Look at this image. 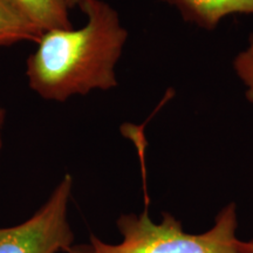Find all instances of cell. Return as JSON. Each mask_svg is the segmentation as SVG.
<instances>
[{
	"mask_svg": "<svg viewBox=\"0 0 253 253\" xmlns=\"http://www.w3.org/2000/svg\"><path fill=\"white\" fill-rule=\"evenodd\" d=\"M79 7L87 24L80 30L43 32L27 60L28 84L45 100L63 102L118 84L115 67L128 32L118 12L102 0H84Z\"/></svg>",
	"mask_w": 253,
	"mask_h": 253,
	"instance_id": "cell-1",
	"label": "cell"
},
{
	"mask_svg": "<svg viewBox=\"0 0 253 253\" xmlns=\"http://www.w3.org/2000/svg\"><path fill=\"white\" fill-rule=\"evenodd\" d=\"M119 244H108L90 236V253H242L243 242L237 237V208L231 203L218 212L211 229L188 233L172 214L164 213L156 223L148 211L120 216Z\"/></svg>",
	"mask_w": 253,
	"mask_h": 253,
	"instance_id": "cell-2",
	"label": "cell"
},
{
	"mask_svg": "<svg viewBox=\"0 0 253 253\" xmlns=\"http://www.w3.org/2000/svg\"><path fill=\"white\" fill-rule=\"evenodd\" d=\"M73 177L67 173L45 204L27 220L0 227V253H59L74 245L68 220Z\"/></svg>",
	"mask_w": 253,
	"mask_h": 253,
	"instance_id": "cell-3",
	"label": "cell"
},
{
	"mask_svg": "<svg viewBox=\"0 0 253 253\" xmlns=\"http://www.w3.org/2000/svg\"><path fill=\"white\" fill-rule=\"evenodd\" d=\"M181 12L185 20L198 26L214 28L227 15L253 14V0H164Z\"/></svg>",
	"mask_w": 253,
	"mask_h": 253,
	"instance_id": "cell-4",
	"label": "cell"
},
{
	"mask_svg": "<svg viewBox=\"0 0 253 253\" xmlns=\"http://www.w3.org/2000/svg\"><path fill=\"white\" fill-rule=\"evenodd\" d=\"M15 13L41 33L52 30H71L69 7L65 0H2Z\"/></svg>",
	"mask_w": 253,
	"mask_h": 253,
	"instance_id": "cell-5",
	"label": "cell"
},
{
	"mask_svg": "<svg viewBox=\"0 0 253 253\" xmlns=\"http://www.w3.org/2000/svg\"><path fill=\"white\" fill-rule=\"evenodd\" d=\"M41 32L15 13L0 0V47L11 46L23 41L38 42Z\"/></svg>",
	"mask_w": 253,
	"mask_h": 253,
	"instance_id": "cell-6",
	"label": "cell"
},
{
	"mask_svg": "<svg viewBox=\"0 0 253 253\" xmlns=\"http://www.w3.org/2000/svg\"><path fill=\"white\" fill-rule=\"evenodd\" d=\"M235 71L246 86V99L253 104V33L250 36L248 48L236 56Z\"/></svg>",
	"mask_w": 253,
	"mask_h": 253,
	"instance_id": "cell-7",
	"label": "cell"
},
{
	"mask_svg": "<svg viewBox=\"0 0 253 253\" xmlns=\"http://www.w3.org/2000/svg\"><path fill=\"white\" fill-rule=\"evenodd\" d=\"M67 253H90V246L89 244L73 245Z\"/></svg>",
	"mask_w": 253,
	"mask_h": 253,
	"instance_id": "cell-8",
	"label": "cell"
},
{
	"mask_svg": "<svg viewBox=\"0 0 253 253\" xmlns=\"http://www.w3.org/2000/svg\"><path fill=\"white\" fill-rule=\"evenodd\" d=\"M5 118H6V110L4 109V107L0 104V150H1V147H2L1 131H2V126H4V123H5Z\"/></svg>",
	"mask_w": 253,
	"mask_h": 253,
	"instance_id": "cell-9",
	"label": "cell"
},
{
	"mask_svg": "<svg viewBox=\"0 0 253 253\" xmlns=\"http://www.w3.org/2000/svg\"><path fill=\"white\" fill-rule=\"evenodd\" d=\"M242 253H253V239L250 242H243Z\"/></svg>",
	"mask_w": 253,
	"mask_h": 253,
	"instance_id": "cell-10",
	"label": "cell"
},
{
	"mask_svg": "<svg viewBox=\"0 0 253 253\" xmlns=\"http://www.w3.org/2000/svg\"><path fill=\"white\" fill-rule=\"evenodd\" d=\"M65 1L69 8H73L75 6H80L81 2H84V0H65Z\"/></svg>",
	"mask_w": 253,
	"mask_h": 253,
	"instance_id": "cell-11",
	"label": "cell"
}]
</instances>
